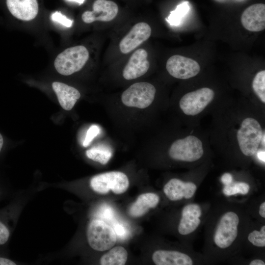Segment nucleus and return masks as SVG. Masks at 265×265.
Masks as SVG:
<instances>
[{"label":"nucleus","mask_w":265,"mask_h":265,"mask_svg":"<svg viewBox=\"0 0 265 265\" xmlns=\"http://www.w3.org/2000/svg\"><path fill=\"white\" fill-rule=\"evenodd\" d=\"M51 19L54 22H56L62 25L70 27L72 26L73 21L67 18L59 11H55L51 15Z\"/></svg>","instance_id":"obj_26"},{"label":"nucleus","mask_w":265,"mask_h":265,"mask_svg":"<svg viewBox=\"0 0 265 265\" xmlns=\"http://www.w3.org/2000/svg\"><path fill=\"white\" fill-rule=\"evenodd\" d=\"M16 264L8 258L0 256V265H15Z\"/></svg>","instance_id":"obj_30"},{"label":"nucleus","mask_w":265,"mask_h":265,"mask_svg":"<svg viewBox=\"0 0 265 265\" xmlns=\"http://www.w3.org/2000/svg\"><path fill=\"white\" fill-rule=\"evenodd\" d=\"M257 156H258V159L262 161H264V162H265V151H260L258 154H257Z\"/></svg>","instance_id":"obj_34"},{"label":"nucleus","mask_w":265,"mask_h":265,"mask_svg":"<svg viewBox=\"0 0 265 265\" xmlns=\"http://www.w3.org/2000/svg\"><path fill=\"white\" fill-rule=\"evenodd\" d=\"M128 259V252L126 249L121 246L111 248L104 254L100 260L102 265H123Z\"/></svg>","instance_id":"obj_20"},{"label":"nucleus","mask_w":265,"mask_h":265,"mask_svg":"<svg viewBox=\"0 0 265 265\" xmlns=\"http://www.w3.org/2000/svg\"><path fill=\"white\" fill-rule=\"evenodd\" d=\"M259 214L260 215L265 218V202H264L262 204L260 205V209H259Z\"/></svg>","instance_id":"obj_32"},{"label":"nucleus","mask_w":265,"mask_h":265,"mask_svg":"<svg viewBox=\"0 0 265 265\" xmlns=\"http://www.w3.org/2000/svg\"><path fill=\"white\" fill-rule=\"evenodd\" d=\"M159 201V196L154 193H145L140 195L129 207V214L133 217L142 216L149 210L156 207Z\"/></svg>","instance_id":"obj_19"},{"label":"nucleus","mask_w":265,"mask_h":265,"mask_svg":"<svg viewBox=\"0 0 265 265\" xmlns=\"http://www.w3.org/2000/svg\"><path fill=\"white\" fill-rule=\"evenodd\" d=\"M6 2L11 14L22 21L32 20L38 12L37 0H6Z\"/></svg>","instance_id":"obj_14"},{"label":"nucleus","mask_w":265,"mask_h":265,"mask_svg":"<svg viewBox=\"0 0 265 265\" xmlns=\"http://www.w3.org/2000/svg\"><path fill=\"white\" fill-rule=\"evenodd\" d=\"M214 96L213 90L203 87L184 95L179 106L185 114L194 116L201 112L212 101Z\"/></svg>","instance_id":"obj_7"},{"label":"nucleus","mask_w":265,"mask_h":265,"mask_svg":"<svg viewBox=\"0 0 265 265\" xmlns=\"http://www.w3.org/2000/svg\"><path fill=\"white\" fill-rule=\"evenodd\" d=\"M87 239L90 246L95 250L104 251L113 247L116 235L113 228L105 221L94 219L88 224Z\"/></svg>","instance_id":"obj_3"},{"label":"nucleus","mask_w":265,"mask_h":265,"mask_svg":"<svg viewBox=\"0 0 265 265\" xmlns=\"http://www.w3.org/2000/svg\"><path fill=\"white\" fill-rule=\"evenodd\" d=\"M241 23L247 30L259 32L265 28V5L256 3L247 7L242 13Z\"/></svg>","instance_id":"obj_13"},{"label":"nucleus","mask_w":265,"mask_h":265,"mask_svg":"<svg viewBox=\"0 0 265 265\" xmlns=\"http://www.w3.org/2000/svg\"><path fill=\"white\" fill-rule=\"evenodd\" d=\"M147 57L148 53L145 49L136 50L130 57L123 71L124 78L131 80L144 75L150 67Z\"/></svg>","instance_id":"obj_12"},{"label":"nucleus","mask_w":265,"mask_h":265,"mask_svg":"<svg viewBox=\"0 0 265 265\" xmlns=\"http://www.w3.org/2000/svg\"><path fill=\"white\" fill-rule=\"evenodd\" d=\"M118 7L116 3L108 0H96L93 4V11L84 12L81 18L87 24L96 21L109 22L117 16Z\"/></svg>","instance_id":"obj_10"},{"label":"nucleus","mask_w":265,"mask_h":265,"mask_svg":"<svg viewBox=\"0 0 265 265\" xmlns=\"http://www.w3.org/2000/svg\"><path fill=\"white\" fill-rule=\"evenodd\" d=\"M201 215L200 206L195 204H189L183 209L182 218L179 226V233L183 235L189 234L195 231L200 223Z\"/></svg>","instance_id":"obj_16"},{"label":"nucleus","mask_w":265,"mask_h":265,"mask_svg":"<svg viewBox=\"0 0 265 265\" xmlns=\"http://www.w3.org/2000/svg\"><path fill=\"white\" fill-rule=\"evenodd\" d=\"M61 106L66 110H70L80 97V92L75 88L65 83L54 81L52 84Z\"/></svg>","instance_id":"obj_17"},{"label":"nucleus","mask_w":265,"mask_h":265,"mask_svg":"<svg viewBox=\"0 0 265 265\" xmlns=\"http://www.w3.org/2000/svg\"><path fill=\"white\" fill-rule=\"evenodd\" d=\"M169 155L172 159L186 162L198 160L203 156L204 150L200 139L194 135L175 141L169 150Z\"/></svg>","instance_id":"obj_5"},{"label":"nucleus","mask_w":265,"mask_h":265,"mask_svg":"<svg viewBox=\"0 0 265 265\" xmlns=\"http://www.w3.org/2000/svg\"><path fill=\"white\" fill-rule=\"evenodd\" d=\"M156 92L155 87L150 83H135L123 92L121 101L126 106L145 108L153 102Z\"/></svg>","instance_id":"obj_6"},{"label":"nucleus","mask_w":265,"mask_h":265,"mask_svg":"<svg viewBox=\"0 0 265 265\" xmlns=\"http://www.w3.org/2000/svg\"><path fill=\"white\" fill-rule=\"evenodd\" d=\"M263 132L258 121L248 117L241 122L237 137L241 152L246 156H252L258 151Z\"/></svg>","instance_id":"obj_2"},{"label":"nucleus","mask_w":265,"mask_h":265,"mask_svg":"<svg viewBox=\"0 0 265 265\" xmlns=\"http://www.w3.org/2000/svg\"></svg>","instance_id":"obj_38"},{"label":"nucleus","mask_w":265,"mask_h":265,"mask_svg":"<svg viewBox=\"0 0 265 265\" xmlns=\"http://www.w3.org/2000/svg\"><path fill=\"white\" fill-rule=\"evenodd\" d=\"M4 144V139L2 135L0 133V153L1 152Z\"/></svg>","instance_id":"obj_35"},{"label":"nucleus","mask_w":265,"mask_h":265,"mask_svg":"<svg viewBox=\"0 0 265 265\" xmlns=\"http://www.w3.org/2000/svg\"><path fill=\"white\" fill-rule=\"evenodd\" d=\"M238 223V216L233 212H227L221 217L214 236L217 246L224 249L233 243L237 237Z\"/></svg>","instance_id":"obj_8"},{"label":"nucleus","mask_w":265,"mask_h":265,"mask_svg":"<svg viewBox=\"0 0 265 265\" xmlns=\"http://www.w3.org/2000/svg\"><path fill=\"white\" fill-rule=\"evenodd\" d=\"M196 185L192 182H184L174 178L170 180L164 186L163 191L172 201H177L183 198H191L196 190Z\"/></svg>","instance_id":"obj_15"},{"label":"nucleus","mask_w":265,"mask_h":265,"mask_svg":"<svg viewBox=\"0 0 265 265\" xmlns=\"http://www.w3.org/2000/svg\"><path fill=\"white\" fill-rule=\"evenodd\" d=\"M85 154L89 159L103 165L106 164L112 156L111 150L104 146L92 147L87 150Z\"/></svg>","instance_id":"obj_21"},{"label":"nucleus","mask_w":265,"mask_h":265,"mask_svg":"<svg viewBox=\"0 0 265 265\" xmlns=\"http://www.w3.org/2000/svg\"><path fill=\"white\" fill-rule=\"evenodd\" d=\"M89 52L83 46L79 45L65 49L55 59L56 70L64 76L71 75L80 70L89 58Z\"/></svg>","instance_id":"obj_1"},{"label":"nucleus","mask_w":265,"mask_h":265,"mask_svg":"<svg viewBox=\"0 0 265 265\" xmlns=\"http://www.w3.org/2000/svg\"><path fill=\"white\" fill-rule=\"evenodd\" d=\"M152 260L157 265H192L193 262L187 255L176 251L159 250L155 251Z\"/></svg>","instance_id":"obj_18"},{"label":"nucleus","mask_w":265,"mask_h":265,"mask_svg":"<svg viewBox=\"0 0 265 265\" xmlns=\"http://www.w3.org/2000/svg\"><path fill=\"white\" fill-rule=\"evenodd\" d=\"M248 240L258 247L265 246V226H262L260 231L257 230L251 232L248 236Z\"/></svg>","instance_id":"obj_25"},{"label":"nucleus","mask_w":265,"mask_h":265,"mask_svg":"<svg viewBox=\"0 0 265 265\" xmlns=\"http://www.w3.org/2000/svg\"><path fill=\"white\" fill-rule=\"evenodd\" d=\"M250 265H265L264 262L260 259H255L253 260L249 264Z\"/></svg>","instance_id":"obj_33"},{"label":"nucleus","mask_w":265,"mask_h":265,"mask_svg":"<svg viewBox=\"0 0 265 265\" xmlns=\"http://www.w3.org/2000/svg\"><path fill=\"white\" fill-rule=\"evenodd\" d=\"M100 129L98 126L93 125L88 129L83 142L84 147H87L93 139L100 133Z\"/></svg>","instance_id":"obj_27"},{"label":"nucleus","mask_w":265,"mask_h":265,"mask_svg":"<svg viewBox=\"0 0 265 265\" xmlns=\"http://www.w3.org/2000/svg\"><path fill=\"white\" fill-rule=\"evenodd\" d=\"M250 189V186L247 183L237 182L228 185H225L223 188V193L226 196H231L238 193L246 194Z\"/></svg>","instance_id":"obj_24"},{"label":"nucleus","mask_w":265,"mask_h":265,"mask_svg":"<svg viewBox=\"0 0 265 265\" xmlns=\"http://www.w3.org/2000/svg\"><path fill=\"white\" fill-rule=\"evenodd\" d=\"M265 133H264L263 134V136H262L261 140L262 141V143L264 147H265Z\"/></svg>","instance_id":"obj_37"},{"label":"nucleus","mask_w":265,"mask_h":265,"mask_svg":"<svg viewBox=\"0 0 265 265\" xmlns=\"http://www.w3.org/2000/svg\"><path fill=\"white\" fill-rule=\"evenodd\" d=\"M166 68L172 77L179 79H188L196 76L200 71L195 60L180 55H174L168 58Z\"/></svg>","instance_id":"obj_9"},{"label":"nucleus","mask_w":265,"mask_h":265,"mask_svg":"<svg viewBox=\"0 0 265 265\" xmlns=\"http://www.w3.org/2000/svg\"><path fill=\"white\" fill-rule=\"evenodd\" d=\"M252 88L256 95L265 103V71L258 72L252 81Z\"/></svg>","instance_id":"obj_23"},{"label":"nucleus","mask_w":265,"mask_h":265,"mask_svg":"<svg viewBox=\"0 0 265 265\" xmlns=\"http://www.w3.org/2000/svg\"><path fill=\"white\" fill-rule=\"evenodd\" d=\"M189 9L188 1H184L178 5L174 10L171 11L168 17L166 18L167 22L171 26L179 25L182 19Z\"/></svg>","instance_id":"obj_22"},{"label":"nucleus","mask_w":265,"mask_h":265,"mask_svg":"<svg viewBox=\"0 0 265 265\" xmlns=\"http://www.w3.org/2000/svg\"><path fill=\"white\" fill-rule=\"evenodd\" d=\"M67 0L70 1H74L75 2L78 3L79 5L82 4L85 1V0Z\"/></svg>","instance_id":"obj_36"},{"label":"nucleus","mask_w":265,"mask_h":265,"mask_svg":"<svg viewBox=\"0 0 265 265\" xmlns=\"http://www.w3.org/2000/svg\"><path fill=\"white\" fill-rule=\"evenodd\" d=\"M103 215L105 218L109 219L112 216V211L110 208H107L104 211Z\"/></svg>","instance_id":"obj_31"},{"label":"nucleus","mask_w":265,"mask_h":265,"mask_svg":"<svg viewBox=\"0 0 265 265\" xmlns=\"http://www.w3.org/2000/svg\"><path fill=\"white\" fill-rule=\"evenodd\" d=\"M151 32L150 26L146 23H137L120 42V52L124 54L130 53L147 40L151 36Z\"/></svg>","instance_id":"obj_11"},{"label":"nucleus","mask_w":265,"mask_h":265,"mask_svg":"<svg viewBox=\"0 0 265 265\" xmlns=\"http://www.w3.org/2000/svg\"><path fill=\"white\" fill-rule=\"evenodd\" d=\"M114 232L118 236H124L126 234L125 228L120 224H116L114 227Z\"/></svg>","instance_id":"obj_29"},{"label":"nucleus","mask_w":265,"mask_h":265,"mask_svg":"<svg viewBox=\"0 0 265 265\" xmlns=\"http://www.w3.org/2000/svg\"><path fill=\"white\" fill-rule=\"evenodd\" d=\"M232 175L228 173L224 174L221 178V181L224 185L231 184L232 183Z\"/></svg>","instance_id":"obj_28"},{"label":"nucleus","mask_w":265,"mask_h":265,"mask_svg":"<svg viewBox=\"0 0 265 265\" xmlns=\"http://www.w3.org/2000/svg\"><path fill=\"white\" fill-rule=\"evenodd\" d=\"M90 186L96 192L105 194L109 190L120 194L124 193L129 186V181L125 174L120 171H111L93 176Z\"/></svg>","instance_id":"obj_4"}]
</instances>
